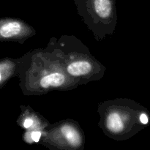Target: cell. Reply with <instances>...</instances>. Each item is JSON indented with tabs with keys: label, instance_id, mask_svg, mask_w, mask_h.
<instances>
[{
	"label": "cell",
	"instance_id": "ba28073f",
	"mask_svg": "<svg viewBox=\"0 0 150 150\" xmlns=\"http://www.w3.org/2000/svg\"><path fill=\"white\" fill-rule=\"evenodd\" d=\"M34 122L33 120L31 118H26L23 120V122H22V126H23V128L25 129H29L30 127H32V126L33 125Z\"/></svg>",
	"mask_w": 150,
	"mask_h": 150
},
{
	"label": "cell",
	"instance_id": "8992f818",
	"mask_svg": "<svg viewBox=\"0 0 150 150\" xmlns=\"http://www.w3.org/2000/svg\"><path fill=\"white\" fill-rule=\"evenodd\" d=\"M128 117L121 112L114 111L109 114L106 118V127L110 132L113 133H120L124 131L128 123Z\"/></svg>",
	"mask_w": 150,
	"mask_h": 150
},
{
	"label": "cell",
	"instance_id": "5b68a950",
	"mask_svg": "<svg viewBox=\"0 0 150 150\" xmlns=\"http://www.w3.org/2000/svg\"><path fill=\"white\" fill-rule=\"evenodd\" d=\"M66 76L62 72H53L46 73L38 79V85L42 89L49 88H58L65 84Z\"/></svg>",
	"mask_w": 150,
	"mask_h": 150
},
{
	"label": "cell",
	"instance_id": "52a82bcc",
	"mask_svg": "<svg viewBox=\"0 0 150 150\" xmlns=\"http://www.w3.org/2000/svg\"><path fill=\"white\" fill-rule=\"evenodd\" d=\"M61 135L66 143L73 146H79L81 143V138L77 130L70 126H64L61 129Z\"/></svg>",
	"mask_w": 150,
	"mask_h": 150
},
{
	"label": "cell",
	"instance_id": "9c48e42d",
	"mask_svg": "<svg viewBox=\"0 0 150 150\" xmlns=\"http://www.w3.org/2000/svg\"><path fill=\"white\" fill-rule=\"evenodd\" d=\"M41 133L40 131H34L31 133V139L35 142H38L41 138Z\"/></svg>",
	"mask_w": 150,
	"mask_h": 150
},
{
	"label": "cell",
	"instance_id": "3957f363",
	"mask_svg": "<svg viewBox=\"0 0 150 150\" xmlns=\"http://www.w3.org/2000/svg\"><path fill=\"white\" fill-rule=\"evenodd\" d=\"M93 63L87 59H77L66 66V71L73 77H84L93 73Z\"/></svg>",
	"mask_w": 150,
	"mask_h": 150
},
{
	"label": "cell",
	"instance_id": "277c9868",
	"mask_svg": "<svg viewBox=\"0 0 150 150\" xmlns=\"http://www.w3.org/2000/svg\"><path fill=\"white\" fill-rule=\"evenodd\" d=\"M18 59L4 58L0 59V89L13 76L18 74Z\"/></svg>",
	"mask_w": 150,
	"mask_h": 150
},
{
	"label": "cell",
	"instance_id": "7a4b0ae2",
	"mask_svg": "<svg viewBox=\"0 0 150 150\" xmlns=\"http://www.w3.org/2000/svg\"><path fill=\"white\" fill-rule=\"evenodd\" d=\"M75 2L80 9H86L103 20L111 18L115 11L114 0H75Z\"/></svg>",
	"mask_w": 150,
	"mask_h": 150
},
{
	"label": "cell",
	"instance_id": "6da1fadb",
	"mask_svg": "<svg viewBox=\"0 0 150 150\" xmlns=\"http://www.w3.org/2000/svg\"><path fill=\"white\" fill-rule=\"evenodd\" d=\"M30 33V28L22 21L10 18H0V42H23Z\"/></svg>",
	"mask_w": 150,
	"mask_h": 150
}]
</instances>
